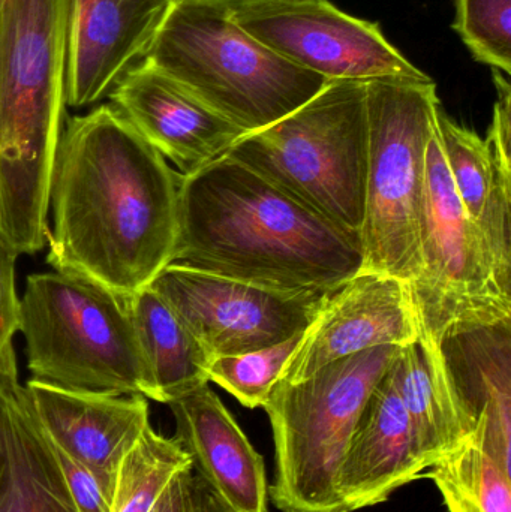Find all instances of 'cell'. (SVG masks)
Returning a JSON list of instances; mask_svg holds the SVG:
<instances>
[{
    "instance_id": "obj_24",
    "label": "cell",
    "mask_w": 511,
    "mask_h": 512,
    "mask_svg": "<svg viewBox=\"0 0 511 512\" xmlns=\"http://www.w3.org/2000/svg\"><path fill=\"white\" fill-rule=\"evenodd\" d=\"M437 131L447 170L465 212L479 222L495 179V161L488 140L453 122L441 107Z\"/></svg>"
},
{
    "instance_id": "obj_19",
    "label": "cell",
    "mask_w": 511,
    "mask_h": 512,
    "mask_svg": "<svg viewBox=\"0 0 511 512\" xmlns=\"http://www.w3.org/2000/svg\"><path fill=\"white\" fill-rule=\"evenodd\" d=\"M0 512H78L18 382L0 384Z\"/></svg>"
},
{
    "instance_id": "obj_31",
    "label": "cell",
    "mask_w": 511,
    "mask_h": 512,
    "mask_svg": "<svg viewBox=\"0 0 511 512\" xmlns=\"http://www.w3.org/2000/svg\"><path fill=\"white\" fill-rule=\"evenodd\" d=\"M2 3H3V0H0V5H2Z\"/></svg>"
},
{
    "instance_id": "obj_29",
    "label": "cell",
    "mask_w": 511,
    "mask_h": 512,
    "mask_svg": "<svg viewBox=\"0 0 511 512\" xmlns=\"http://www.w3.org/2000/svg\"><path fill=\"white\" fill-rule=\"evenodd\" d=\"M150 512H230L216 498L206 481L195 471L194 466H186L168 484L161 498Z\"/></svg>"
},
{
    "instance_id": "obj_20",
    "label": "cell",
    "mask_w": 511,
    "mask_h": 512,
    "mask_svg": "<svg viewBox=\"0 0 511 512\" xmlns=\"http://www.w3.org/2000/svg\"><path fill=\"white\" fill-rule=\"evenodd\" d=\"M126 303L149 375L150 400L168 405L209 384V355L158 292L146 286Z\"/></svg>"
},
{
    "instance_id": "obj_26",
    "label": "cell",
    "mask_w": 511,
    "mask_h": 512,
    "mask_svg": "<svg viewBox=\"0 0 511 512\" xmlns=\"http://www.w3.org/2000/svg\"><path fill=\"white\" fill-rule=\"evenodd\" d=\"M453 29L479 62L511 72V0H456Z\"/></svg>"
},
{
    "instance_id": "obj_11",
    "label": "cell",
    "mask_w": 511,
    "mask_h": 512,
    "mask_svg": "<svg viewBox=\"0 0 511 512\" xmlns=\"http://www.w3.org/2000/svg\"><path fill=\"white\" fill-rule=\"evenodd\" d=\"M231 15L249 35L329 81L431 80L387 41L380 24L327 0H276Z\"/></svg>"
},
{
    "instance_id": "obj_21",
    "label": "cell",
    "mask_w": 511,
    "mask_h": 512,
    "mask_svg": "<svg viewBox=\"0 0 511 512\" xmlns=\"http://www.w3.org/2000/svg\"><path fill=\"white\" fill-rule=\"evenodd\" d=\"M390 369L410 418L417 453L429 469L468 439L447 387L441 355L429 357L417 340L402 346Z\"/></svg>"
},
{
    "instance_id": "obj_5",
    "label": "cell",
    "mask_w": 511,
    "mask_h": 512,
    "mask_svg": "<svg viewBox=\"0 0 511 512\" xmlns=\"http://www.w3.org/2000/svg\"><path fill=\"white\" fill-rule=\"evenodd\" d=\"M225 156L327 221L360 234L369 158L366 83L329 81L284 119L243 135Z\"/></svg>"
},
{
    "instance_id": "obj_6",
    "label": "cell",
    "mask_w": 511,
    "mask_h": 512,
    "mask_svg": "<svg viewBox=\"0 0 511 512\" xmlns=\"http://www.w3.org/2000/svg\"><path fill=\"white\" fill-rule=\"evenodd\" d=\"M32 381L75 393L150 397L126 298L63 271L30 274L20 300Z\"/></svg>"
},
{
    "instance_id": "obj_1",
    "label": "cell",
    "mask_w": 511,
    "mask_h": 512,
    "mask_svg": "<svg viewBox=\"0 0 511 512\" xmlns=\"http://www.w3.org/2000/svg\"><path fill=\"white\" fill-rule=\"evenodd\" d=\"M180 177L113 104L66 120L48 264L125 298L146 288L173 262Z\"/></svg>"
},
{
    "instance_id": "obj_13",
    "label": "cell",
    "mask_w": 511,
    "mask_h": 512,
    "mask_svg": "<svg viewBox=\"0 0 511 512\" xmlns=\"http://www.w3.org/2000/svg\"><path fill=\"white\" fill-rule=\"evenodd\" d=\"M177 0H68L66 105L96 104L143 62Z\"/></svg>"
},
{
    "instance_id": "obj_27",
    "label": "cell",
    "mask_w": 511,
    "mask_h": 512,
    "mask_svg": "<svg viewBox=\"0 0 511 512\" xmlns=\"http://www.w3.org/2000/svg\"><path fill=\"white\" fill-rule=\"evenodd\" d=\"M476 224L485 242L495 283L501 294L511 300V165L495 161L491 194Z\"/></svg>"
},
{
    "instance_id": "obj_25",
    "label": "cell",
    "mask_w": 511,
    "mask_h": 512,
    "mask_svg": "<svg viewBox=\"0 0 511 512\" xmlns=\"http://www.w3.org/2000/svg\"><path fill=\"white\" fill-rule=\"evenodd\" d=\"M303 333L257 351L213 358L207 369L209 382L224 388L246 408H264L288 361L299 348Z\"/></svg>"
},
{
    "instance_id": "obj_3",
    "label": "cell",
    "mask_w": 511,
    "mask_h": 512,
    "mask_svg": "<svg viewBox=\"0 0 511 512\" xmlns=\"http://www.w3.org/2000/svg\"><path fill=\"white\" fill-rule=\"evenodd\" d=\"M68 0L0 5V240L47 245L51 180L66 110Z\"/></svg>"
},
{
    "instance_id": "obj_22",
    "label": "cell",
    "mask_w": 511,
    "mask_h": 512,
    "mask_svg": "<svg viewBox=\"0 0 511 512\" xmlns=\"http://www.w3.org/2000/svg\"><path fill=\"white\" fill-rule=\"evenodd\" d=\"M429 469L447 511L511 512V472L474 439Z\"/></svg>"
},
{
    "instance_id": "obj_15",
    "label": "cell",
    "mask_w": 511,
    "mask_h": 512,
    "mask_svg": "<svg viewBox=\"0 0 511 512\" xmlns=\"http://www.w3.org/2000/svg\"><path fill=\"white\" fill-rule=\"evenodd\" d=\"M440 355L468 438L511 472V318L449 331Z\"/></svg>"
},
{
    "instance_id": "obj_17",
    "label": "cell",
    "mask_w": 511,
    "mask_h": 512,
    "mask_svg": "<svg viewBox=\"0 0 511 512\" xmlns=\"http://www.w3.org/2000/svg\"><path fill=\"white\" fill-rule=\"evenodd\" d=\"M168 406L176 421L173 438L224 507L230 512H267L263 457L209 384Z\"/></svg>"
},
{
    "instance_id": "obj_2",
    "label": "cell",
    "mask_w": 511,
    "mask_h": 512,
    "mask_svg": "<svg viewBox=\"0 0 511 512\" xmlns=\"http://www.w3.org/2000/svg\"><path fill=\"white\" fill-rule=\"evenodd\" d=\"M171 264L281 291L332 292L362 270V240L222 156L180 177Z\"/></svg>"
},
{
    "instance_id": "obj_16",
    "label": "cell",
    "mask_w": 511,
    "mask_h": 512,
    "mask_svg": "<svg viewBox=\"0 0 511 512\" xmlns=\"http://www.w3.org/2000/svg\"><path fill=\"white\" fill-rule=\"evenodd\" d=\"M24 396L42 433L114 492L123 457L150 426L146 397L75 393L32 379Z\"/></svg>"
},
{
    "instance_id": "obj_12",
    "label": "cell",
    "mask_w": 511,
    "mask_h": 512,
    "mask_svg": "<svg viewBox=\"0 0 511 512\" xmlns=\"http://www.w3.org/2000/svg\"><path fill=\"white\" fill-rule=\"evenodd\" d=\"M419 339V316L410 283L360 270L327 295L281 381H302L339 358L377 346H407Z\"/></svg>"
},
{
    "instance_id": "obj_18",
    "label": "cell",
    "mask_w": 511,
    "mask_h": 512,
    "mask_svg": "<svg viewBox=\"0 0 511 512\" xmlns=\"http://www.w3.org/2000/svg\"><path fill=\"white\" fill-rule=\"evenodd\" d=\"M425 469L389 369L369 396L339 468L338 493L345 512L387 501Z\"/></svg>"
},
{
    "instance_id": "obj_10",
    "label": "cell",
    "mask_w": 511,
    "mask_h": 512,
    "mask_svg": "<svg viewBox=\"0 0 511 512\" xmlns=\"http://www.w3.org/2000/svg\"><path fill=\"white\" fill-rule=\"evenodd\" d=\"M149 286L167 301L210 361L302 333L330 294L281 291L180 264L167 265Z\"/></svg>"
},
{
    "instance_id": "obj_9",
    "label": "cell",
    "mask_w": 511,
    "mask_h": 512,
    "mask_svg": "<svg viewBox=\"0 0 511 512\" xmlns=\"http://www.w3.org/2000/svg\"><path fill=\"white\" fill-rule=\"evenodd\" d=\"M422 270L411 283L420 339L431 357L449 331L511 318V300L495 283L482 233L459 201L447 170L437 123L426 156L420 216Z\"/></svg>"
},
{
    "instance_id": "obj_14",
    "label": "cell",
    "mask_w": 511,
    "mask_h": 512,
    "mask_svg": "<svg viewBox=\"0 0 511 512\" xmlns=\"http://www.w3.org/2000/svg\"><path fill=\"white\" fill-rule=\"evenodd\" d=\"M111 104L182 176L218 161L245 131L204 104L149 60L135 65L111 90Z\"/></svg>"
},
{
    "instance_id": "obj_8",
    "label": "cell",
    "mask_w": 511,
    "mask_h": 512,
    "mask_svg": "<svg viewBox=\"0 0 511 512\" xmlns=\"http://www.w3.org/2000/svg\"><path fill=\"white\" fill-rule=\"evenodd\" d=\"M369 158L362 270L413 283L422 270L420 216L429 141L441 107L434 80L366 83Z\"/></svg>"
},
{
    "instance_id": "obj_7",
    "label": "cell",
    "mask_w": 511,
    "mask_h": 512,
    "mask_svg": "<svg viewBox=\"0 0 511 512\" xmlns=\"http://www.w3.org/2000/svg\"><path fill=\"white\" fill-rule=\"evenodd\" d=\"M402 346L366 349L297 382L279 381L264 411L275 439L272 501L284 512H345L338 474L357 421Z\"/></svg>"
},
{
    "instance_id": "obj_28",
    "label": "cell",
    "mask_w": 511,
    "mask_h": 512,
    "mask_svg": "<svg viewBox=\"0 0 511 512\" xmlns=\"http://www.w3.org/2000/svg\"><path fill=\"white\" fill-rule=\"evenodd\" d=\"M17 254L0 240V384L18 382L14 340L20 331V298L15 288Z\"/></svg>"
},
{
    "instance_id": "obj_23",
    "label": "cell",
    "mask_w": 511,
    "mask_h": 512,
    "mask_svg": "<svg viewBox=\"0 0 511 512\" xmlns=\"http://www.w3.org/2000/svg\"><path fill=\"white\" fill-rule=\"evenodd\" d=\"M191 465L174 438L147 427L117 469L111 512H150L168 484Z\"/></svg>"
},
{
    "instance_id": "obj_30",
    "label": "cell",
    "mask_w": 511,
    "mask_h": 512,
    "mask_svg": "<svg viewBox=\"0 0 511 512\" xmlns=\"http://www.w3.org/2000/svg\"><path fill=\"white\" fill-rule=\"evenodd\" d=\"M191 2L224 9V11L233 14V12L242 11V9L252 8V6L261 5V3L276 2V0H191Z\"/></svg>"
},
{
    "instance_id": "obj_4",
    "label": "cell",
    "mask_w": 511,
    "mask_h": 512,
    "mask_svg": "<svg viewBox=\"0 0 511 512\" xmlns=\"http://www.w3.org/2000/svg\"><path fill=\"white\" fill-rule=\"evenodd\" d=\"M146 60L245 134L311 101L327 78L294 65L224 9L177 0Z\"/></svg>"
}]
</instances>
